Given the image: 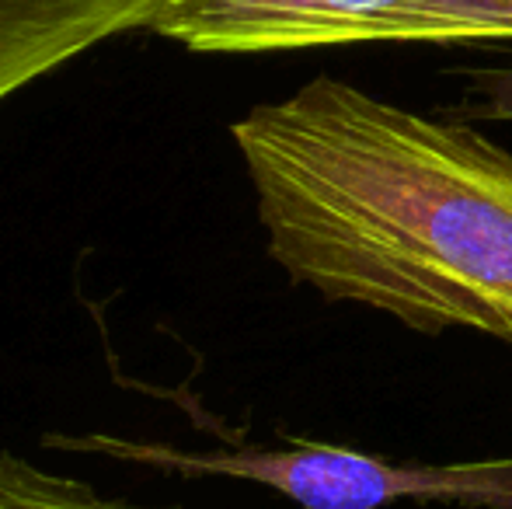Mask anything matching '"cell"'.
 <instances>
[{"instance_id":"7a4b0ae2","label":"cell","mask_w":512,"mask_h":509,"mask_svg":"<svg viewBox=\"0 0 512 509\" xmlns=\"http://www.w3.org/2000/svg\"><path fill=\"white\" fill-rule=\"evenodd\" d=\"M46 447L74 454H105L126 464L175 471L185 478H241L276 489L300 509H384L401 499L512 509V457L464 464H391L363 450L286 436V447H223L178 450L168 443L126 440L112 433L60 436Z\"/></svg>"},{"instance_id":"277c9868","label":"cell","mask_w":512,"mask_h":509,"mask_svg":"<svg viewBox=\"0 0 512 509\" xmlns=\"http://www.w3.org/2000/svg\"><path fill=\"white\" fill-rule=\"evenodd\" d=\"M168 0H0V102L98 42L143 28Z\"/></svg>"},{"instance_id":"6da1fadb","label":"cell","mask_w":512,"mask_h":509,"mask_svg":"<svg viewBox=\"0 0 512 509\" xmlns=\"http://www.w3.org/2000/svg\"><path fill=\"white\" fill-rule=\"evenodd\" d=\"M230 136L293 283L512 346V150L335 77L255 105Z\"/></svg>"},{"instance_id":"8992f818","label":"cell","mask_w":512,"mask_h":509,"mask_svg":"<svg viewBox=\"0 0 512 509\" xmlns=\"http://www.w3.org/2000/svg\"><path fill=\"white\" fill-rule=\"evenodd\" d=\"M512 39V0H425L405 42Z\"/></svg>"},{"instance_id":"5b68a950","label":"cell","mask_w":512,"mask_h":509,"mask_svg":"<svg viewBox=\"0 0 512 509\" xmlns=\"http://www.w3.org/2000/svg\"><path fill=\"white\" fill-rule=\"evenodd\" d=\"M0 509H182L140 506L133 499H108L81 478L53 475L39 464L4 450L0 454Z\"/></svg>"},{"instance_id":"3957f363","label":"cell","mask_w":512,"mask_h":509,"mask_svg":"<svg viewBox=\"0 0 512 509\" xmlns=\"http://www.w3.org/2000/svg\"><path fill=\"white\" fill-rule=\"evenodd\" d=\"M425 0H168L143 32L192 53H286V49L405 42Z\"/></svg>"},{"instance_id":"52a82bcc","label":"cell","mask_w":512,"mask_h":509,"mask_svg":"<svg viewBox=\"0 0 512 509\" xmlns=\"http://www.w3.org/2000/svg\"><path fill=\"white\" fill-rule=\"evenodd\" d=\"M474 95H478V102L471 105L474 116L512 119V67L474 74Z\"/></svg>"}]
</instances>
